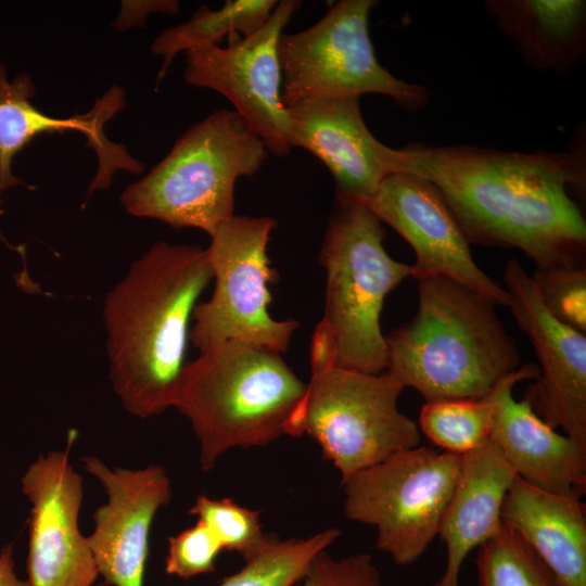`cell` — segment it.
<instances>
[{
	"instance_id": "obj_14",
	"label": "cell",
	"mask_w": 586,
	"mask_h": 586,
	"mask_svg": "<svg viewBox=\"0 0 586 586\" xmlns=\"http://www.w3.org/2000/svg\"><path fill=\"white\" fill-rule=\"evenodd\" d=\"M40 455L22 476L31 505L27 558L30 586H92L98 571L78 514L82 477L69 462V446Z\"/></svg>"
},
{
	"instance_id": "obj_15",
	"label": "cell",
	"mask_w": 586,
	"mask_h": 586,
	"mask_svg": "<svg viewBox=\"0 0 586 586\" xmlns=\"http://www.w3.org/2000/svg\"><path fill=\"white\" fill-rule=\"evenodd\" d=\"M81 462L107 497L95 510L94 530L86 537L98 574L110 586H142L150 527L171 498L170 480L161 466L111 469L93 456Z\"/></svg>"
},
{
	"instance_id": "obj_16",
	"label": "cell",
	"mask_w": 586,
	"mask_h": 586,
	"mask_svg": "<svg viewBox=\"0 0 586 586\" xmlns=\"http://www.w3.org/2000/svg\"><path fill=\"white\" fill-rule=\"evenodd\" d=\"M288 110L291 148L311 152L329 168L335 195L362 203L397 173L395 149L369 131L359 97L315 98Z\"/></svg>"
},
{
	"instance_id": "obj_26",
	"label": "cell",
	"mask_w": 586,
	"mask_h": 586,
	"mask_svg": "<svg viewBox=\"0 0 586 586\" xmlns=\"http://www.w3.org/2000/svg\"><path fill=\"white\" fill-rule=\"evenodd\" d=\"M215 535L222 550L235 551L244 560L257 553L270 539L263 533L260 511L239 506L230 498L199 495L189 511Z\"/></svg>"
},
{
	"instance_id": "obj_8",
	"label": "cell",
	"mask_w": 586,
	"mask_h": 586,
	"mask_svg": "<svg viewBox=\"0 0 586 586\" xmlns=\"http://www.w3.org/2000/svg\"><path fill=\"white\" fill-rule=\"evenodd\" d=\"M277 221L270 217L232 216L211 235L206 249L215 288L193 311L190 342L204 352L225 342H241L286 352L298 322L269 314V286L278 276L268 257Z\"/></svg>"
},
{
	"instance_id": "obj_5",
	"label": "cell",
	"mask_w": 586,
	"mask_h": 586,
	"mask_svg": "<svg viewBox=\"0 0 586 586\" xmlns=\"http://www.w3.org/2000/svg\"><path fill=\"white\" fill-rule=\"evenodd\" d=\"M269 152L234 111L218 110L188 128L168 154L120 194L124 209L209 237L234 216V187L255 175Z\"/></svg>"
},
{
	"instance_id": "obj_24",
	"label": "cell",
	"mask_w": 586,
	"mask_h": 586,
	"mask_svg": "<svg viewBox=\"0 0 586 586\" xmlns=\"http://www.w3.org/2000/svg\"><path fill=\"white\" fill-rule=\"evenodd\" d=\"M341 535L331 527L306 538L269 542L244 566L218 586H295L307 573L314 559Z\"/></svg>"
},
{
	"instance_id": "obj_2",
	"label": "cell",
	"mask_w": 586,
	"mask_h": 586,
	"mask_svg": "<svg viewBox=\"0 0 586 586\" xmlns=\"http://www.w3.org/2000/svg\"><path fill=\"white\" fill-rule=\"evenodd\" d=\"M212 280L206 249L157 242L106 294L110 380L132 416L146 419L173 407L193 311Z\"/></svg>"
},
{
	"instance_id": "obj_20",
	"label": "cell",
	"mask_w": 586,
	"mask_h": 586,
	"mask_svg": "<svg viewBox=\"0 0 586 586\" xmlns=\"http://www.w3.org/2000/svg\"><path fill=\"white\" fill-rule=\"evenodd\" d=\"M581 495L555 494L515 476L501 520L553 572L562 586H586V508Z\"/></svg>"
},
{
	"instance_id": "obj_1",
	"label": "cell",
	"mask_w": 586,
	"mask_h": 586,
	"mask_svg": "<svg viewBox=\"0 0 586 586\" xmlns=\"http://www.w3.org/2000/svg\"><path fill=\"white\" fill-rule=\"evenodd\" d=\"M395 158L397 173L437 189L469 243L518 249L537 268L582 266L586 221L570 190L585 188L584 142L534 153L410 144Z\"/></svg>"
},
{
	"instance_id": "obj_25",
	"label": "cell",
	"mask_w": 586,
	"mask_h": 586,
	"mask_svg": "<svg viewBox=\"0 0 586 586\" xmlns=\"http://www.w3.org/2000/svg\"><path fill=\"white\" fill-rule=\"evenodd\" d=\"M479 586H562L534 549L510 526L479 547Z\"/></svg>"
},
{
	"instance_id": "obj_27",
	"label": "cell",
	"mask_w": 586,
	"mask_h": 586,
	"mask_svg": "<svg viewBox=\"0 0 586 586\" xmlns=\"http://www.w3.org/2000/svg\"><path fill=\"white\" fill-rule=\"evenodd\" d=\"M531 278L548 311L559 321L586 334V268H537Z\"/></svg>"
},
{
	"instance_id": "obj_17",
	"label": "cell",
	"mask_w": 586,
	"mask_h": 586,
	"mask_svg": "<svg viewBox=\"0 0 586 586\" xmlns=\"http://www.w3.org/2000/svg\"><path fill=\"white\" fill-rule=\"evenodd\" d=\"M35 84L27 73L8 78L7 67L0 63V205L9 189L25 183L12 170L15 155L36 136L78 131L85 135L99 158V168L88 191L110 187L112 175L118 169L140 174L143 164L129 155L127 150L110 141L104 133L105 124L126 104L124 90L113 86L92 109L69 118L49 116L37 109L31 99Z\"/></svg>"
},
{
	"instance_id": "obj_9",
	"label": "cell",
	"mask_w": 586,
	"mask_h": 586,
	"mask_svg": "<svg viewBox=\"0 0 586 586\" xmlns=\"http://www.w3.org/2000/svg\"><path fill=\"white\" fill-rule=\"evenodd\" d=\"M374 0H342L311 27L282 34L278 53L286 109L305 100L384 94L408 111L428 102L426 90L393 76L377 60L368 31Z\"/></svg>"
},
{
	"instance_id": "obj_11",
	"label": "cell",
	"mask_w": 586,
	"mask_h": 586,
	"mask_svg": "<svg viewBox=\"0 0 586 586\" xmlns=\"http://www.w3.org/2000/svg\"><path fill=\"white\" fill-rule=\"evenodd\" d=\"M301 1L282 0L269 20L247 37L228 36V46L211 44L187 53L184 80L227 98L267 151H291L290 115L281 99L279 38Z\"/></svg>"
},
{
	"instance_id": "obj_21",
	"label": "cell",
	"mask_w": 586,
	"mask_h": 586,
	"mask_svg": "<svg viewBox=\"0 0 586 586\" xmlns=\"http://www.w3.org/2000/svg\"><path fill=\"white\" fill-rule=\"evenodd\" d=\"M484 8L536 71L563 73L585 56L584 0H487Z\"/></svg>"
},
{
	"instance_id": "obj_7",
	"label": "cell",
	"mask_w": 586,
	"mask_h": 586,
	"mask_svg": "<svg viewBox=\"0 0 586 586\" xmlns=\"http://www.w3.org/2000/svg\"><path fill=\"white\" fill-rule=\"evenodd\" d=\"M461 466V455L424 446L395 453L342 483L345 514L375 526V548L410 565L438 535Z\"/></svg>"
},
{
	"instance_id": "obj_23",
	"label": "cell",
	"mask_w": 586,
	"mask_h": 586,
	"mask_svg": "<svg viewBox=\"0 0 586 586\" xmlns=\"http://www.w3.org/2000/svg\"><path fill=\"white\" fill-rule=\"evenodd\" d=\"M499 382L481 398L426 402L419 417L420 430L443 451L462 456L484 446L491 437Z\"/></svg>"
},
{
	"instance_id": "obj_13",
	"label": "cell",
	"mask_w": 586,
	"mask_h": 586,
	"mask_svg": "<svg viewBox=\"0 0 586 586\" xmlns=\"http://www.w3.org/2000/svg\"><path fill=\"white\" fill-rule=\"evenodd\" d=\"M508 308L531 341L540 367L525 393L533 411L553 429L586 443V334L555 318L517 259L504 271Z\"/></svg>"
},
{
	"instance_id": "obj_4",
	"label": "cell",
	"mask_w": 586,
	"mask_h": 586,
	"mask_svg": "<svg viewBox=\"0 0 586 586\" xmlns=\"http://www.w3.org/2000/svg\"><path fill=\"white\" fill-rule=\"evenodd\" d=\"M307 384L271 349L225 342L184 366L173 407L191 423L200 464L211 470L233 447L300 436Z\"/></svg>"
},
{
	"instance_id": "obj_3",
	"label": "cell",
	"mask_w": 586,
	"mask_h": 586,
	"mask_svg": "<svg viewBox=\"0 0 586 586\" xmlns=\"http://www.w3.org/2000/svg\"><path fill=\"white\" fill-rule=\"evenodd\" d=\"M494 306L451 279L418 280L415 317L385 335L386 371L426 402L485 396L521 362Z\"/></svg>"
},
{
	"instance_id": "obj_18",
	"label": "cell",
	"mask_w": 586,
	"mask_h": 586,
	"mask_svg": "<svg viewBox=\"0 0 586 586\" xmlns=\"http://www.w3.org/2000/svg\"><path fill=\"white\" fill-rule=\"evenodd\" d=\"M536 365L526 364L499 382L497 409L489 441L517 476L544 491L583 495L586 487V443L544 422L512 394L517 383L536 380Z\"/></svg>"
},
{
	"instance_id": "obj_31",
	"label": "cell",
	"mask_w": 586,
	"mask_h": 586,
	"mask_svg": "<svg viewBox=\"0 0 586 586\" xmlns=\"http://www.w3.org/2000/svg\"><path fill=\"white\" fill-rule=\"evenodd\" d=\"M98 586H110V585H107V584L104 583V584H101V585H98Z\"/></svg>"
},
{
	"instance_id": "obj_29",
	"label": "cell",
	"mask_w": 586,
	"mask_h": 586,
	"mask_svg": "<svg viewBox=\"0 0 586 586\" xmlns=\"http://www.w3.org/2000/svg\"><path fill=\"white\" fill-rule=\"evenodd\" d=\"M295 586H381V575L368 553L335 560L323 550Z\"/></svg>"
},
{
	"instance_id": "obj_10",
	"label": "cell",
	"mask_w": 586,
	"mask_h": 586,
	"mask_svg": "<svg viewBox=\"0 0 586 586\" xmlns=\"http://www.w3.org/2000/svg\"><path fill=\"white\" fill-rule=\"evenodd\" d=\"M405 386L387 371L340 367L311 372L302 405V431L340 471L342 483L391 455L418 447V424L399 411Z\"/></svg>"
},
{
	"instance_id": "obj_22",
	"label": "cell",
	"mask_w": 586,
	"mask_h": 586,
	"mask_svg": "<svg viewBox=\"0 0 586 586\" xmlns=\"http://www.w3.org/2000/svg\"><path fill=\"white\" fill-rule=\"evenodd\" d=\"M275 0H228L218 10L201 5L192 17L163 30L151 44V52L163 56L160 81L177 53L218 44L224 36L247 37L262 28L277 5Z\"/></svg>"
},
{
	"instance_id": "obj_30",
	"label": "cell",
	"mask_w": 586,
	"mask_h": 586,
	"mask_svg": "<svg viewBox=\"0 0 586 586\" xmlns=\"http://www.w3.org/2000/svg\"><path fill=\"white\" fill-rule=\"evenodd\" d=\"M0 586H30L28 581H22L15 574L12 544L0 551Z\"/></svg>"
},
{
	"instance_id": "obj_19",
	"label": "cell",
	"mask_w": 586,
	"mask_h": 586,
	"mask_svg": "<svg viewBox=\"0 0 586 586\" xmlns=\"http://www.w3.org/2000/svg\"><path fill=\"white\" fill-rule=\"evenodd\" d=\"M515 476L491 441L462 455L460 475L438 533L447 549L446 568L434 586H460L466 557L500 528L502 504Z\"/></svg>"
},
{
	"instance_id": "obj_6",
	"label": "cell",
	"mask_w": 586,
	"mask_h": 586,
	"mask_svg": "<svg viewBox=\"0 0 586 586\" xmlns=\"http://www.w3.org/2000/svg\"><path fill=\"white\" fill-rule=\"evenodd\" d=\"M382 222L362 203L335 195L319 260L326 270L322 321L336 349V367L378 374L386 370L381 313L386 295L411 277L392 258Z\"/></svg>"
},
{
	"instance_id": "obj_28",
	"label": "cell",
	"mask_w": 586,
	"mask_h": 586,
	"mask_svg": "<svg viewBox=\"0 0 586 586\" xmlns=\"http://www.w3.org/2000/svg\"><path fill=\"white\" fill-rule=\"evenodd\" d=\"M222 550L212 531L199 521L168 538L165 570L169 575L190 578L215 571V561Z\"/></svg>"
},
{
	"instance_id": "obj_12",
	"label": "cell",
	"mask_w": 586,
	"mask_h": 586,
	"mask_svg": "<svg viewBox=\"0 0 586 586\" xmlns=\"http://www.w3.org/2000/svg\"><path fill=\"white\" fill-rule=\"evenodd\" d=\"M362 204L412 247L411 277L448 278L495 305L509 306L510 295L474 262L470 243L437 189L406 173L386 176Z\"/></svg>"
}]
</instances>
